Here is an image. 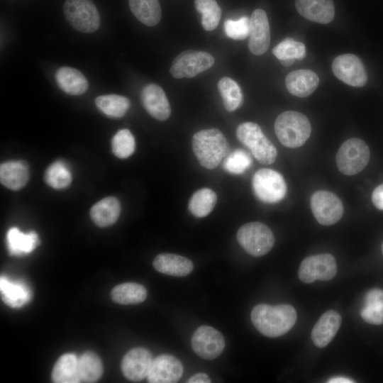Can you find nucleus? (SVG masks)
<instances>
[{"instance_id": "nucleus-1", "label": "nucleus", "mask_w": 383, "mask_h": 383, "mask_svg": "<svg viewBox=\"0 0 383 383\" xmlns=\"http://www.w3.org/2000/svg\"><path fill=\"white\" fill-rule=\"evenodd\" d=\"M250 316L257 331L270 338L287 333L296 321V310L289 304H257L252 309Z\"/></svg>"}, {"instance_id": "nucleus-2", "label": "nucleus", "mask_w": 383, "mask_h": 383, "mask_svg": "<svg viewBox=\"0 0 383 383\" xmlns=\"http://www.w3.org/2000/svg\"><path fill=\"white\" fill-rule=\"evenodd\" d=\"M192 144L199 162L209 170L217 167L229 153L228 142L217 128L198 131L193 135Z\"/></svg>"}, {"instance_id": "nucleus-3", "label": "nucleus", "mask_w": 383, "mask_h": 383, "mask_svg": "<svg viewBox=\"0 0 383 383\" xmlns=\"http://www.w3.org/2000/svg\"><path fill=\"white\" fill-rule=\"evenodd\" d=\"M274 131L279 142L285 147L296 148L302 146L310 137L311 126L303 113L287 111L277 116Z\"/></svg>"}, {"instance_id": "nucleus-4", "label": "nucleus", "mask_w": 383, "mask_h": 383, "mask_svg": "<svg viewBox=\"0 0 383 383\" xmlns=\"http://www.w3.org/2000/svg\"><path fill=\"white\" fill-rule=\"evenodd\" d=\"M236 135L259 162L270 165L276 160V148L257 123L245 122L240 124L236 129Z\"/></svg>"}, {"instance_id": "nucleus-5", "label": "nucleus", "mask_w": 383, "mask_h": 383, "mask_svg": "<svg viewBox=\"0 0 383 383\" xmlns=\"http://www.w3.org/2000/svg\"><path fill=\"white\" fill-rule=\"evenodd\" d=\"M237 240L241 247L250 255H265L272 248L274 236L265 224L254 221L243 225L238 231Z\"/></svg>"}, {"instance_id": "nucleus-6", "label": "nucleus", "mask_w": 383, "mask_h": 383, "mask_svg": "<svg viewBox=\"0 0 383 383\" xmlns=\"http://www.w3.org/2000/svg\"><path fill=\"white\" fill-rule=\"evenodd\" d=\"M370 149L360 138L345 140L336 154V165L340 172L346 175H354L360 172L370 160Z\"/></svg>"}, {"instance_id": "nucleus-7", "label": "nucleus", "mask_w": 383, "mask_h": 383, "mask_svg": "<svg viewBox=\"0 0 383 383\" xmlns=\"http://www.w3.org/2000/svg\"><path fill=\"white\" fill-rule=\"evenodd\" d=\"M63 12L75 30L91 33L99 28L100 16L91 0H66Z\"/></svg>"}, {"instance_id": "nucleus-8", "label": "nucleus", "mask_w": 383, "mask_h": 383, "mask_svg": "<svg viewBox=\"0 0 383 383\" xmlns=\"http://www.w3.org/2000/svg\"><path fill=\"white\" fill-rule=\"evenodd\" d=\"M252 185L257 198L268 204L277 203L283 199L287 189L282 174L268 168L260 169L254 174Z\"/></svg>"}, {"instance_id": "nucleus-9", "label": "nucleus", "mask_w": 383, "mask_h": 383, "mask_svg": "<svg viewBox=\"0 0 383 383\" xmlns=\"http://www.w3.org/2000/svg\"><path fill=\"white\" fill-rule=\"evenodd\" d=\"M213 63V57L206 52L186 50L174 58L170 72L176 79L191 78L209 69Z\"/></svg>"}, {"instance_id": "nucleus-10", "label": "nucleus", "mask_w": 383, "mask_h": 383, "mask_svg": "<svg viewBox=\"0 0 383 383\" xmlns=\"http://www.w3.org/2000/svg\"><path fill=\"white\" fill-rule=\"evenodd\" d=\"M337 273L334 257L328 253L311 255L303 260L299 268V277L304 283L332 279Z\"/></svg>"}, {"instance_id": "nucleus-11", "label": "nucleus", "mask_w": 383, "mask_h": 383, "mask_svg": "<svg viewBox=\"0 0 383 383\" xmlns=\"http://www.w3.org/2000/svg\"><path fill=\"white\" fill-rule=\"evenodd\" d=\"M311 209L315 218L323 226L336 223L344 211L341 200L333 192L325 190H318L312 194Z\"/></svg>"}, {"instance_id": "nucleus-12", "label": "nucleus", "mask_w": 383, "mask_h": 383, "mask_svg": "<svg viewBox=\"0 0 383 383\" xmlns=\"http://www.w3.org/2000/svg\"><path fill=\"white\" fill-rule=\"evenodd\" d=\"M191 343L194 353L206 360L218 357L226 344L221 333L209 326L199 327L192 335Z\"/></svg>"}, {"instance_id": "nucleus-13", "label": "nucleus", "mask_w": 383, "mask_h": 383, "mask_svg": "<svg viewBox=\"0 0 383 383\" xmlns=\"http://www.w3.org/2000/svg\"><path fill=\"white\" fill-rule=\"evenodd\" d=\"M334 74L343 82L353 87H363L367 75L360 59L353 54H343L335 58L332 63Z\"/></svg>"}, {"instance_id": "nucleus-14", "label": "nucleus", "mask_w": 383, "mask_h": 383, "mask_svg": "<svg viewBox=\"0 0 383 383\" xmlns=\"http://www.w3.org/2000/svg\"><path fill=\"white\" fill-rule=\"evenodd\" d=\"M182 374V362L174 356L163 354L152 360L147 379L150 383H174Z\"/></svg>"}, {"instance_id": "nucleus-15", "label": "nucleus", "mask_w": 383, "mask_h": 383, "mask_svg": "<svg viewBox=\"0 0 383 383\" xmlns=\"http://www.w3.org/2000/svg\"><path fill=\"white\" fill-rule=\"evenodd\" d=\"M248 48L255 55L264 54L270 43V30L267 14L260 9L255 10L250 18Z\"/></svg>"}, {"instance_id": "nucleus-16", "label": "nucleus", "mask_w": 383, "mask_h": 383, "mask_svg": "<svg viewBox=\"0 0 383 383\" xmlns=\"http://www.w3.org/2000/svg\"><path fill=\"white\" fill-rule=\"evenodd\" d=\"M152 362V355L148 350L135 348L124 355L121 370L126 379L139 382L147 377Z\"/></svg>"}, {"instance_id": "nucleus-17", "label": "nucleus", "mask_w": 383, "mask_h": 383, "mask_svg": "<svg viewBox=\"0 0 383 383\" xmlns=\"http://www.w3.org/2000/svg\"><path fill=\"white\" fill-rule=\"evenodd\" d=\"M141 101L147 112L159 121L167 120L171 108L164 90L157 84H150L141 91Z\"/></svg>"}, {"instance_id": "nucleus-18", "label": "nucleus", "mask_w": 383, "mask_h": 383, "mask_svg": "<svg viewBox=\"0 0 383 383\" xmlns=\"http://www.w3.org/2000/svg\"><path fill=\"white\" fill-rule=\"evenodd\" d=\"M295 6L304 18L318 23H328L335 16L332 0H296Z\"/></svg>"}, {"instance_id": "nucleus-19", "label": "nucleus", "mask_w": 383, "mask_h": 383, "mask_svg": "<svg viewBox=\"0 0 383 383\" xmlns=\"http://www.w3.org/2000/svg\"><path fill=\"white\" fill-rule=\"evenodd\" d=\"M340 315L334 310L326 311L316 322L311 331V339L316 346L324 348L335 337L340 324Z\"/></svg>"}, {"instance_id": "nucleus-20", "label": "nucleus", "mask_w": 383, "mask_h": 383, "mask_svg": "<svg viewBox=\"0 0 383 383\" xmlns=\"http://www.w3.org/2000/svg\"><path fill=\"white\" fill-rule=\"evenodd\" d=\"M318 83V75L309 70L292 71L285 79V84L289 92L298 97L309 96L316 90Z\"/></svg>"}, {"instance_id": "nucleus-21", "label": "nucleus", "mask_w": 383, "mask_h": 383, "mask_svg": "<svg viewBox=\"0 0 383 383\" xmlns=\"http://www.w3.org/2000/svg\"><path fill=\"white\" fill-rule=\"evenodd\" d=\"M152 265L159 272L174 277L187 276L194 268L189 259L172 253L159 254L154 259Z\"/></svg>"}, {"instance_id": "nucleus-22", "label": "nucleus", "mask_w": 383, "mask_h": 383, "mask_svg": "<svg viewBox=\"0 0 383 383\" xmlns=\"http://www.w3.org/2000/svg\"><path fill=\"white\" fill-rule=\"evenodd\" d=\"M28 179L29 169L26 162L10 160L1 164V183L8 189L19 190L26 184Z\"/></svg>"}, {"instance_id": "nucleus-23", "label": "nucleus", "mask_w": 383, "mask_h": 383, "mask_svg": "<svg viewBox=\"0 0 383 383\" xmlns=\"http://www.w3.org/2000/svg\"><path fill=\"white\" fill-rule=\"evenodd\" d=\"M0 290L3 301L12 308L23 306L32 296L26 284L21 281H11L4 276L0 279Z\"/></svg>"}, {"instance_id": "nucleus-24", "label": "nucleus", "mask_w": 383, "mask_h": 383, "mask_svg": "<svg viewBox=\"0 0 383 383\" xmlns=\"http://www.w3.org/2000/svg\"><path fill=\"white\" fill-rule=\"evenodd\" d=\"M55 77L59 87L68 94L80 95L88 89L87 79L74 68L62 67L56 71Z\"/></svg>"}, {"instance_id": "nucleus-25", "label": "nucleus", "mask_w": 383, "mask_h": 383, "mask_svg": "<svg viewBox=\"0 0 383 383\" xmlns=\"http://www.w3.org/2000/svg\"><path fill=\"white\" fill-rule=\"evenodd\" d=\"M119 201L113 196H108L96 203L90 210L93 222L99 227L113 225L121 213Z\"/></svg>"}, {"instance_id": "nucleus-26", "label": "nucleus", "mask_w": 383, "mask_h": 383, "mask_svg": "<svg viewBox=\"0 0 383 383\" xmlns=\"http://www.w3.org/2000/svg\"><path fill=\"white\" fill-rule=\"evenodd\" d=\"M52 379L56 383L81 382L79 374V358L72 353L62 355L53 367Z\"/></svg>"}, {"instance_id": "nucleus-27", "label": "nucleus", "mask_w": 383, "mask_h": 383, "mask_svg": "<svg viewBox=\"0 0 383 383\" xmlns=\"http://www.w3.org/2000/svg\"><path fill=\"white\" fill-rule=\"evenodd\" d=\"M9 252L12 255H22L31 252L38 245V234L34 231L28 233L21 232L18 228H11L6 235Z\"/></svg>"}, {"instance_id": "nucleus-28", "label": "nucleus", "mask_w": 383, "mask_h": 383, "mask_svg": "<svg viewBox=\"0 0 383 383\" xmlns=\"http://www.w3.org/2000/svg\"><path fill=\"white\" fill-rule=\"evenodd\" d=\"M362 318L374 325L383 324V290L372 289L365 295L360 311Z\"/></svg>"}, {"instance_id": "nucleus-29", "label": "nucleus", "mask_w": 383, "mask_h": 383, "mask_svg": "<svg viewBox=\"0 0 383 383\" xmlns=\"http://www.w3.org/2000/svg\"><path fill=\"white\" fill-rule=\"evenodd\" d=\"M131 12L143 24L156 26L161 19L162 12L159 0H129Z\"/></svg>"}, {"instance_id": "nucleus-30", "label": "nucleus", "mask_w": 383, "mask_h": 383, "mask_svg": "<svg viewBox=\"0 0 383 383\" xmlns=\"http://www.w3.org/2000/svg\"><path fill=\"white\" fill-rule=\"evenodd\" d=\"M111 296L113 301L120 304H137L146 299L147 290L140 284L126 282L116 286Z\"/></svg>"}, {"instance_id": "nucleus-31", "label": "nucleus", "mask_w": 383, "mask_h": 383, "mask_svg": "<svg viewBox=\"0 0 383 383\" xmlns=\"http://www.w3.org/2000/svg\"><path fill=\"white\" fill-rule=\"evenodd\" d=\"M217 201V195L209 188L196 191L189 201V210L196 217L202 218L209 215Z\"/></svg>"}, {"instance_id": "nucleus-32", "label": "nucleus", "mask_w": 383, "mask_h": 383, "mask_svg": "<svg viewBox=\"0 0 383 383\" xmlns=\"http://www.w3.org/2000/svg\"><path fill=\"white\" fill-rule=\"evenodd\" d=\"M272 53L283 65L289 66L295 60L305 57L306 48L302 43L287 38L273 48Z\"/></svg>"}, {"instance_id": "nucleus-33", "label": "nucleus", "mask_w": 383, "mask_h": 383, "mask_svg": "<svg viewBox=\"0 0 383 383\" xmlns=\"http://www.w3.org/2000/svg\"><path fill=\"white\" fill-rule=\"evenodd\" d=\"M95 104L99 110L111 118L123 117L128 110L129 99L118 94L99 96L95 99Z\"/></svg>"}, {"instance_id": "nucleus-34", "label": "nucleus", "mask_w": 383, "mask_h": 383, "mask_svg": "<svg viewBox=\"0 0 383 383\" xmlns=\"http://www.w3.org/2000/svg\"><path fill=\"white\" fill-rule=\"evenodd\" d=\"M218 89L223 99L224 107L228 111H233L241 106L243 95L235 81L224 77L218 82Z\"/></svg>"}, {"instance_id": "nucleus-35", "label": "nucleus", "mask_w": 383, "mask_h": 383, "mask_svg": "<svg viewBox=\"0 0 383 383\" xmlns=\"http://www.w3.org/2000/svg\"><path fill=\"white\" fill-rule=\"evenodd\" d=\"M102 373V362L94 353L85 352L79 358V374L81 382H96L100 379Z\"/></svg>"}, {"instance_id": "nucleus-36", "label": "nucleus", "mask_w": 383, "mask_h": 383, "mask_svg": "<svg viewBox=\"0 0 383 383\" xmlns=\"http://www.w3.org/2000/svg\"><path fill=\"white\" fill-rule=\"evenodd\" d=\"M45 181L55 189L67 187L72 182V172L67 164L62 160L52 162L45 170Z\"/></svg>"}, {"instance_id": "nucleus-37", "label": "nucleus", "mask_w": 383, "mask_h": 383, "mask_svg": "<svg viewBox=\"0 0 383 383\" xmlns=\"http://www.w3.org/2000/svg\"><path fill=\"white\" fill-rule=\"evenodd\" d=\"M196 10L201 14V25L205 30H214L218 25L221 10L216 0H194Z\"/></svg>"}, {"instance_id": "nucleus-38", "label": "nucleus", "mask_w": 383, "mask_h": 383, "mask_svg": "<svg viewBox=\"0 0 383 383\" xmlns=\"http://www.w3.org/2000/svg\"><path fill=\"white\" fill-rule=\"evenodd\" d=\"M111 148L113 154L119 158L130 157L135 148L134 136L128 129L118 131L111 140Z\"/></svg>"}, {"instance_id": "nucleus-39", "label": "nucleus", "mask_w": 383, "mask_h": 383, "mask_svg": "<svg viewBox=\"0 0 383 383\" xmlns=\"http://www.w3.org/2000/svg\"><path fill=\"white\" fill-rule=\"evenodd\" d=\"M252 164L250 154L245 150L238 148L229 152L223 162L224 169L229 173L240 174Z\"/></svg>"}, {"instance_id": "nucleus-40", "label": "nucleus", "mask_w": 383, "mask_h": 383, "mask_svg": "<svg viewBox=\"0 0 383 383\" xmlns=\"http://www.w3.org/2000/svg\"><path fill=\"white\" fill-rule=\"evenodd\" d=\"M250 18L243 16L238 20L227 19L224 22L226 35L233 40H244L249 35Z\"/></svg>"}, {"instance_id": "nucleus-41", "label": "nucleus", "mask_w": 383, "mask_h": 383, "mask_svg": "<svg viewBox=\"0 0 383 383\" xmlns=\"http://www.w3.org/2000/svg\"><path fill=\"white\" fill-rule=\"evenodd\" d=\"M372 201L374 206L383 211V184L377 186L372 194Z\"/></svg>"}, {"instance_id": "nucleus-42", "label": "nucleus", "mask_w": 383, "mask_h": 383, "mask_svg": "<svg viewBox=\"0 0 383 383\" xmlns=\"http://www.w3.org/2000/svg\"><path fill=\"white\" fill-rule=\"evenodd\" d=\"M211 382L209 377L202 372L194 374L187 381V383H210Z\"/></svg>"}, {"instance_id": "nucleus-43", "label": "nucleus", "mask_w": 383, "mask_h": 383, "mask_svg": "<svg viewBox=\"0 0 383 383\" xmlns=\"http://www.w3.org/2000/svg\"><path fill=\"white\" fill-rule=\"evenodd\" d=\"M327 382H329V383H350V382H355V381H353V379H349L348 377H333V378H331V379H328Z\"/></svg>"}, {"instance_id": "nucleus-44", "label": "nucleus", "mask_w": 383, "mask_h": 383, "mask_svg": "<svg viewBox=\"0 0 383 383\" xmlns=\"http://www.w3.org/2000/svg\"><path fill=\"white\" fill-rule=\"evenodd\" d=\"M382 254H383V243L382 245Z\"/></svg>"}]
</instances>
